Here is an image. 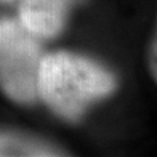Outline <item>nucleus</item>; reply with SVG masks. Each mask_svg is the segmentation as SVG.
Here are the masks:
<instances>
[{
	"label": "nucleus",
	"instance_id": "7ed1b4c3",
	"mask_svg": "<svg viewBox=\"0 0 157 157\" xmlns=\"http://www.w3.org/2000/svg\"><path fill=\"white\" fill-rule=\"evenodd\" d=\"M78 0H21L19 21L37 37H55Z\"/></svg>",
	"mask_w": 157,
	"mask_h": 157
},
{
	"label": "nucleus",
	"instance_id": "39448f33",
	"mask_svg": "<svg viewBox=\"0 0 157 157\" xmlns=\"http://www.w3.org/2000/svg\"><path fill=\"white\" fill-rule=\"evenodd\" d=\"M152 72L155 77V44H152Z\"/></svg>",
	"mask_w": 157,
	"mask_h": 157
},
{
	"label": "nucleus",
	"instance_id": "f257e3e1",
	"mask_svg": "<svg viewBox=\"0 0 157 157\" xmlns=\"http://www.w3.org/2000/svg\"><path fill=\"white\" fill-rule=\"evenodd\" d=\"M114 90V75L91 59L61 52L40 61L37 95L67 120H78L91 103Z\"/></svg>",
	"mask_w": 157,
	"mask_h": 157
},
{
	"label": "nucleus",
	"instance_id": "423d86ee",
	"mask_svg": "<svg viewBox=\"0 0 157 157\" xmlns=\"http://www.w3.org/2000/svg\"><path fill=\"white\" fill-rule=\"evenodd\" d=\"M3 2H8V0H3Z\"/></svg>",
	"mask_w": 157,
	"mask_h": 157
},
{
	"label": "nucleus",
	"instance_id": "f03ea898",
	"mask_svg": "<svg viewBox=\"0 0 157 157\" xmlns=\"http://www.w3.org/2000/svg\"><path fill=\"white\" fill-rule=\"evenodd\" d=\"M37 35L15 19H0V87L13 101L29 104L37 96L42 61Z\"/></svg>",
	"mask_w": 157,
	"mask_h": 157
},
{
	"label": "nucleus",
	"instance_id": "20e7f679",
	"mask_svg": "<svg viewBox=\"0 0 157 157\" xmlns=\"http://www.w3.org/2000/svg\"><path fill=\"white\" fill-rule=\"evenodd\" d=\"M52 157V155H66L59 147L50 143L26 136L21 133L2 132L0 133V157Z\"/></svg>",
	"mask_w": 157,
	"mask_h": 157
}]
</instances>
